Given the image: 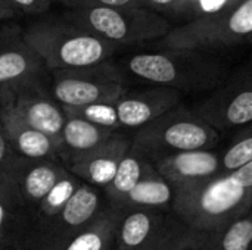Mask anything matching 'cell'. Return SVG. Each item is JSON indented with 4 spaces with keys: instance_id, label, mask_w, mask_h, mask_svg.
Instances as JSON below:
<instances>
[{
    "instance_id": "cell-1",
    "label": "cell",
    "mask_w": 252,
    "mask_h": 250,
    "mask_svg": "<svg viewBox=\"0 0 252 250\" xmlns=\"http://www.w3.org/2000/svg\"><path fill=\"white\" fill-rule=\"evenodd\" d=\"M174 192L171 214L182 224L199 234L219 231L252 209V162Z\"/></svg>"
},
{
    "instance_id": "cell-2",
    "label": "cell",
    "mask_w": 252,
    "mask_h": 250,
    "mask_svg": "<svg viewBox=\"0 0 252 250\" xmlns=\"http://www.w3.org/2000/svg\"><path fill=\"white\" fill-rule=\"evenodd\" d=\"M22 35L50 71L94 66L109 60L117 49L66 16H49L32 22Z\"/></svg>"
},
{
    "instance_id": "cell-3",
    "label": "cell",
    "mask_w": 252,
    "mask_h": 250,
    "mask_svg": "<svg viewBox=\"0 0 252 250\" xmlns=\"http://www.w3.org/2000/svg\"><path fill=\"white\" fill-rule=\"evenodd\" d=\"M127 71L151 84L183 93L214 90L227 80L226 66L205 52L162 50L136 53L126 60Z\"/></svg>"
},
{
    "instance_id": "cell-4",
    "label": "cell",
    "mask_w": 252,
    "mask_h": 250,
    "mask_svg": "<svg viewBox=\"0 0 252 250\" xmlns=\"http://www.w3.org/2000/svg\"><path fill=\"white\" fill-rule=\"evenodd\" d=\"M252 37V0H235L220 9L195 16L185 25L171 28L158 40L162 50L207 52L236 46Z\"/></svg>"
},
{
    "instance_id": "cell-5",
    "label": "cell",
    "mask_w": 252,
    "mask_h": 250,
    "mask_svg": "<svg viewBox=\"0 0 252 250\" xmlns=\"http://www.w3.org/2000/svg\"><path fill=\"white\" fill-rule=\"evenodd\" d=\"M219 143L220 133L182 103L136 130L131 137V146L151 161L180 152L214 149Z\"/></svg>"
},
{
    "instance_id": "cell-6",
    "label": "cell",
    "mask_w": 252,
    "mask_h": 250,
    "mask_svg": "<svg viewBox=\"0 0 252 250\" xmlns=\"http://www.w3.org/2000/svg\"><path fill=\"white\" fill-rule=\"evenodd\" d=\"M65 16L115 46L161 40L171 29L170 22L149 7L74 9Z\"/></svg>"
},
{
    "instance_id": "cell-7",
    "label": "cell",
    "mask_w": 252,
    "mask_h": 250,
    "mask_svg": "<svg viewBox=\"0 0 252 250\" xmlns=\"http://www.w3.org/2000/svg\"><path fill=\"white\" fill-rule=\"evenodd\" d=\"M182 96L183 94L174 88L155 85L140 91H127L112 103L63 111L112 131H136L179 106L182 103Z\"/></svg>"
},
{
    "instance_id": "cell-8",
    "label": "cell",
    "mask_w": 252,
    "mask_h": 250,
    "mask_svg": "<svg viewBox=\"0 0 252 250\" xmlns=\"http://www.w3.org/2000/svg\"><path fill=\"white\" fill-rule=\"evenodd\" d=\"M52 72V97L63 109L112 103L127 93L124 75L111 60L94 66Z\"/></svg>"
},
{
    "instance_id": "cell-9",
    "label": "cell",
    "mask_w": 252,
    "mask_h": 250,
    "mask_svg": "<svg viewBox=\"0 0 252 250\" xmlns=\"http://www.w3.org/2000/svg\"><path fill=\"white\" fill-rule=\"evenodd\" d=\"M103 192L87 183H81L62 211L46 225L32 230L21 250H47L80 233L106 206Z\"/></svg>"
},
{
    "instance_id": "cell-10",
    "label": "cell",
    "mask_w": 252,
    "mask_h": 250,
    "mask_svg": "<svg viewBox=\"0 0 252 250\" xmlns=\"http://www.w3.org/2000/svg\"><path fill=\"white\" fill-rule=\"evenodd\" d=\"M219 133L238 131L252 122V68L239 71L192 108Z\"/></svg>"
},
{
    "instance_id": "cell-11",
    "label": "cell",
    "mask_w": 252,
    "mask_h": 250,
    "mask_svg": "<svg viewBox=\"0 0 252 250\" xmlns=\"http://www.w3.org/2000/svg\"><path fill=\"white\" fill-rule=\"evenodd\" d=\"M3 102H7L30 127L59 143L66 119L65 111L40 88L38 83L10 87V93Z\"/></svg>"
},
{
    "instance_id": "cell-12",
    "label": "cell",
    "mask_w": 252,
    "mask_h": 250,
    "mask_svg": "<svg viewBox=\"0 0 252 250\" xmlns=\"http://www.w3.org/2000/svg\"><path fill=\"white\" fill-rule=\"evenodd\" d=\"M130 149L131 139L127 134L117 131L94 150L66 161L63 165L80 181L103 190L112 181L123 158Z\"/></svg>"
},
{
    "instance_id": "cell-13",
    "label": "cell",
    "mask_w": 252,
    "mask_h": 250,
    "mask_svg": "<svg viewBox=\"0 0 252 250\" xmlns=\"http://www.w3.org/2000/svg\"><path fill=\"white\" fill-rule=\"evenodd\" d=\"M174 218L176 217L170 212L154 209L118 212L114 250L149 249L167 233Z\"/></svg>"
},
{
    "instance_id": "cell-14",
    "label": "cell",
    "mask_w": 252,
    "mask_h": 250,
    "mask_svg": "<svg viewBox=\"0 0 252 250\" xmlns=\"http://www.w3.org/2000/svg\"><path fill=\"white\" fill-rule=\"evenodd\" d=\"M44 68L16 27L0 29V85L19 87L37 83Z\"/></svg>"
},
{
    "instance_id": "cell-15",
    "label": "cell",
    "mask_w": 252,
    "mask_h": 250,
    "mask_svg": "<svg viewBox=\"0 0 252 250\" xmlns=\"http://www.w3.org/2000/svg\"><path fill=\"white\" fill-rule=\"evenodd\" d=\"M155 169L176 189L198 184L223 172L221 152L214 149L173 153L152 161Z\"/></svg>"
},
{
    "instance_id": "cell-16",
    "label": "cell",
    "mask_w": 252,
    "mask_h": 250,
    "mask_svg": "<svg viewBox=\"0 0 252 250\" xmlns=\"http://www.w3.org/2000/svg\"><path fill=\"white\" fill-rule=\"evenodd\" d=\"M66 172V167L58 159L18 158L12 180L30 217Z\"/></svg>"
},
{
    "instance_id": "cell-17",
    "label": "cell",
    "mask_w": 252,
    "mask_h": 250,
    "mask_svg": "<svg viewBox=\"0 0 252 250\" xmlns=\"http://www.w3.org/2000/svg\"><path fill=\"white\" fill-rule=\"evenodd\" d=\"M0 130L12 150L25 159H58L59 143L30 127L7 102L0 106Z\"/></svg>"
},
{
    "instance_id": "cell-18",
    "label": "cell",
    "mask_w": 252,
    "mask_h": 250,
    "mask_svg": "<svg viewBox=\"0 0 252 250\" xmlns=\"http://www.w3.org/2000/svg\"><path fill=\"white\" fill-rule=\"evenodd\" d=\"M30 230V215L24 208L12 178L0 177V250H21Z\"/></svg>"
},
{
    "instance_id": "cell-19",
    "label": "cell",
    "mask_w": 252,
    "mask_h": 250,
    "mask_svg": "<svg viewBox=\"0 0 252 250\" xmlns=\"http://www.w3.org/2000/svg\"><path fill=\"white\" fill-rule=\"evenodd\" d=\"M65 115L66 119L59 140V159H62V164L94 150L117 133L69 112H65Z\"/></svg>"
},
{
    "instance_id": "cell-20",
    "label": "cell",
    "mask_w": 252,
    "mask_h": 250,
    "mask_svg": "<svg viewBox=\"0 0 252 250\" xmlns=\"http://www.w3.org/2000/svg\"><path fill=\"white\" fill-rule=\"evenodd\" d=\"M174 194V187L157 169H154L112 209L118 212L130 209H154L171 214Z\"/></svg>"
},
{
    "instance_id": "cell-21",
    "label": "cell",
    "mask_w": 252,
    "mask_h": 250,
    "mask_svg": "<svg viewBox=\"0 0 252 250\" xmlns=\"http://www.w3.org/2000/svg\"><path fill=\"white\" fill-rule=\"evenodd\" d=\"M117 221L118 212L106 206L80 233L47 250H112Z\"/></svg>"
},
{
    "instance_id": "cell-22",
    "label": "cell",
    "mask_w": 252,
    "mask_h": 250,
    "mask_svg": "<svg viewBox=\"0 0 252 250\" xmlns=\"http://www.w3.org/2000/svg\"><path fill=\"white\" fill-rule=\"evenodd\" d=\"M154 169L155 167L152 161L131 146V149L123 158L112 181L102 190L108 206L114 208L137 186L145 175Z\"/></svg>"
},
{
    "instance_id": "cell-23",
    "label": "cell",
    "mask_w": 252,
    "mask_h": 250,
    "mask_svg": "<svg viewBox=\"0 0 252 250\" xmlns=\"http://www.w3.org/2000/svg\"><path fill=\"white\" fill-rule=\"evenodd\" d=\"M198 250H252V209L214 233H198Z\"/></svg>"
},
{
    "instance_id": "cell-24",
    "label": "cell",
    "mask_w": 252,
    "mask_h": 250,
    "mask_svg": "<svg viewBox=\"0 0 252 250\" xmlns=\"http://www.w3.org/2000/svg\"><path fill=\"white\" fill-rule=\"evenodd\" d=\"M81 183L83 181H80L75 175H72L68 171L59 180V183L49 192V194L43 199V202L37 206V209L31 214L28 234L32 230H37L46 225L49 221H52L62 211V208L66 205V202L71 199V196L75 193V190L80 187Z\"/></svg>"
},
{
    "instance_id": "cell-25",
    "label": "cell",
    "mask_w": 252,
    "mask_h": 250,
    "mask_svg": "<svg viewBox=\"0 0 252 250\" xmlns=\"http://www.w3.org/2000/svg\"><path fill=\"white\" fill-rule=\"evenodd\" d=\"M252 162V122L239 128L230 143L221 150V169L230 172Z\"/></svg>"
},
{
    "instance_id": "cell-26",
    "label": "cell",
    "mask_w": 252,
    "mask_h": 250,
    "mask_svg": "<svg viewBox=\"0 0 252 250\" xmlns=\"http://www.w3.org/2000/svg\"><path fill=\"white\" fill-rule=\"evenodd\" d=\"M198 245V233L189 230L177 218L167 230V233L149 249L146 250H190Z\"/></svg>"
},
{
    "instance_id": "cell-27",
    "label": "cell",
    "mask_w": 252,
    "mask_h": 250,
    "mask_svg": "<svg viewBox=\"0 0 252 250\" xmlns=\"http://www.w3.org/2000/svg\"><path fill=\"white\" fill-rule=\"evenodd\" d=\"M69 10L92 7H146L145 0H59Z\"/></svg>"
},
{
    "instance_id": "cell-28",
    "label": "cell",
    "mask_w": 252,
    "mask_h": 250,
    "mask_svg": "<svg viewBox=\"0 0 252 250\" xmlns=\"http://www.w3.org/2000/svg\"><path fill=\"white\" fill-rule=\"evenodd\" d=\"M146 7L162 10L173 15H189L195 13V9L199 6V0H145Z\"/></svg>"
},
{
    "instance_id": "cell-29",
    "label": "cell",
    "mask_w": 252,
    "mask_h": 250,
    "mask_svg": "<svg viewBox=\"0 0 252 250\" xmlns=\"http://www.w3.org/2000/svg\"><path fill=\"white\" fill-rule=\"evenodd\" d=\"M18 158L19 156L12 150V147L9 146L6 137L0 130V177L12 178V172Z\"/></svg>"
},
{
    "instance_id": "cell-30",
    "label": "cell",
    "mask_w": 252,
    "mask_h": 250,
    "mask_svg": "<svg viewBox=\"0 0 252 250\" xmlns=\"http://www.w3.org/2000/svg\"><path fill=\"white\" fill-rule=\"evenodd\" d=\"M9 4L15 9V12L38 15L46 12L50 7L52 0H7Z\"/></svg>"
},
{
    "instance_id": "cell-31",
    "label": "cell",
    "mask_w": 252,
    "mask_h": 250,
    "mask_svg": "<svg viewBox=\"0 0 252 250\" xmlns=\"http://www.w3.org/2000/svg\"><path fill=\"white\" fill-rule=\"evenodd\" d=\"M16 15L15 9L9 4L7 0H0V19H10Z\"/></svg>"
},
{
    "instance_id": "cell-32",
    "label": "cell",
    "mask_w": 252,
    "mask_h": 250,
    "mask_svg": "<svg viewBox=\"0 0 252 250\" xmlns=\"http://www.w3.org/2000/svg\"><path fill=\"white\" fill-rule=\"evenodd\" d=\"M10 93V87H6V85H0V102H3L7 94Z\"/></svg>"
},
{
    "instance_id": "cell-33",
    "label": "cell",
    "mask_w": 252,
    "mask_h": 250,
    "mask_svg": "<svg viewBox=\"0 0 252 250\" xmlns=\"http://www.w3.org/2000/svg\"><path fill=\"white\" fill-rule=\"evenodd\" d=\"M248 43H251V44H252V37H251V38H250V41H248Z\"/></svg>"
},
{
    "instance_id": "cell-34",
    "label": "cell",
    "mask_w": 252,
    "mask_h": 250,
    "mask_svg": "<svg viewBox=\"0 0 252 250\" xmlns=\"http://www.w3.org/2000/svg\"><path fill=\"white\" fill-rule=\"evenodd\" d=\"M190 250H198V249H196V246H195V248H193V249H190Z\"/></svg>"
},
{
    "instance_id": "cell-35",
    "label": "cell",
    "mask_w": 252,
    "mask_h": 250,
    "mask_svg": "<svg viewBox=\"0 0 252 250\" xmlns=\"http://www.w3.org/2000/svg\"><path fill=\"white\" fill-rule=\"evenodd\" d=\"M112 250H114V249H112Z\"/></svg>"
}]
</instances>
